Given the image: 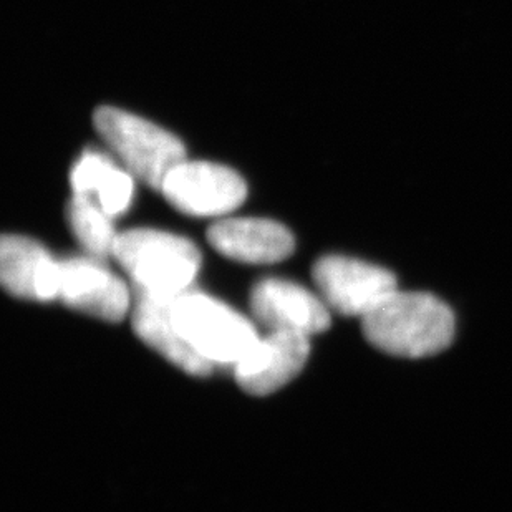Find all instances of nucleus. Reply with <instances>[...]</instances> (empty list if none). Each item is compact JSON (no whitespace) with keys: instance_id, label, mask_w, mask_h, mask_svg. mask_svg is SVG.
<instances>
[{"instance_id":"nucleus-1","label":"nucleus","mask_w":512,"mask_h":512,"mask_svg":"<svg viewBox=\"0 0 512 512\" xmlns=\"http://www.w3.org/2000/svg\"><path fill=\"white\" fill-rule=\"evenodd\" d=\"M453 310L426 292L397 289L362 319L365 339L380 352L425 358L443 352L455 339Z\"/></svg>"},{"instance_id":"nucleus-2","label":"nucleus","mask_w":512,"mask_h":512,"mask_svg":"<svg viewBox=\"0 0 512 512\" xmlns=\"http://www.w3.org/2000/svg\"><path fill=\"white\" fill-rule=\"evenodd\" d=\"M113 257L130 277L133 290L161 297L191 290L201 267V254L193 242L158 229L121 232Z\"/></svg>"},{"instance_id":"nucleus-3","label":"nucleus","mask_w":512,"mask_h":512,"mask_svg":"<svg viewBox=\"0 0 512 512\" xmlns=\"http://www.w3.org/2000/svg\"><path fill=\"white\" fill-rule=\"evenodd\" d=\"M173 322L194 352L213 367L234 370L261 340L251 320L196 290L174 299Z\"/></svg>"},{"instance_id":"nucleus-4","label":"nucleus","mask_w":512,"mask_h":512,"mask_svg":"<svg viewBox=\"0 0 512 512\" xmlns=\"http://www.w3.org/2000/svg\"><path fill=\"white\" fill-rule=\"evenodd\" d=\"M93 121L98 135L123 161L126 170L156 191H161L174 166L186 160V150L176 136L133 113L100 107Z\"/></svg>"},{"instance_id":"nucleus-5","label":"nucleus","mask_w":512,"mask_h":512,"mask_svg":"<svg viewBox=\"0 0 512 512\" xmlns=\"http://www.w3.org/2000/svg\"><path fill=\"white\" fill-rule=\"evenodd\" d=\"M161 193L181 213L213 218L239 208L246 199L247 186L228 166L184 160L168 173Z\"/></svg>"},{"instance_id":"nucleus-6","label":"nucleus","mask_w":512,"mask_h":512,"mask_svg":"<svg viewBox=\"0 0 512 512\" xmlns=\"http://www.w3.org/2000/svg\"><path fill=\"white\" fill-rule=\"evenodd\" d=\"M312 277L330 310L358 319L377 309L398 289L392 272L345 256L322 257L315 262Z\"/></svg>"},{"instance_id":"nucleus-7","label":"nucleus","mask_w":512,"mask_h":512,"mask_svg":"<svg viewBox=\"0 0 512 512\" xmlns=\"http://www.w3.org/2000/svg\"><path fill=\"white\" fill-rule=\"evenodd\" d=\"M58 300L70 309L105 322H120L130 310L131 294L125 282L97 257H70L60 261Z\"/></svg>"},{"instance_id":"nucleus-8","label":"nucleus","mask_w":512,"mask_h":512,"mask_svg":"<svg viewBox=\"0 0 512 512\" xmlns=\"http://www.w3.org/2000/svg\"><path fill=\"white\" fill-rule=\"evenodd\" d=\"M307 335L272 330L259 340L246 358L234 367V377L244 392L264 397L277 392L299 375L309 358Z\"/></svg>"},{"instance_id":"nucleus-9","label":"nucleus","mask_w":512,"mask_h":512,"mask_svg":"<svg viewBox=\"0 0 512 512\" xmlns=\"http://www.w3.org/2000/svg\"><path fill=\"white\" fill-rule=\"evenodd\" d=\"M251 309L259 322L279 332L309 337L324 332L330 325V309L322 297L282 279L259 282L252 290Z\"/></svg>"},{"instance_id":"nucleus-10","label":"nucleus","mask_w":512,"mask_h":512,"mask_svg":"<svg viewBox=\"0 0 512 512\" xmlns=\"http://www.w3.org/2000/svg\"><path fill=\"white\" fill-rule=\"evenodd\" d=\"M0 281L14 297L50 302L58 297L60 262L34 239L4 236L0 244Z\"/></svg>"},{"instance_id":"nucleus-11","label":"nucleus","mask_w":512,"mask_h":512,"mask_svg":"<svg viewBox=\"0 0 512 512\" xmlns=\"http://www.w3.org/2000/svg\"><path fill=\"white\" fill-rule=\"evenodd\" d=\"M211 246L224 257L244 264H274L294 252L292 232L271 219H224L208 231Z\"/></svg>"},{"instance_id":"nucleus-12","label":"nucleus","mask_w":512,"mask_h":512,"mask_svg":"<svg viewBox=\"0 0 512 512\" xmlns=\"http://www.w3.org/2000/svg\"><path fill=\"white\" fill-rule=\"evenodd\" d=\"M133 329L146 345L160 353L173 365L194 377H208L214 367L194 352L179 334L173 322V304L176 297L146 294L133 290Z\"/></svg>"},{"instance_id":"nucleus-13","label":"nucleus","mask_w":512,"mask_h":512,"mask_svg":"<svg viewBox=\"0 0 512 512\" xmlns=\"http://www.w3.org/2000/svg\"><path fill=\"white\" fill-rule=\"evenodd\" d=\"M73 194L85 196L112 216L118 218L130 208L135 183L133 174L121 170L112 158L97 150H88L78 158L70 171Z\"/></svg>"},{"instance_id":"nucleus-14","label":"nucleus","mask_w":512,"mask_h":512,"mask_svg":"<svg viewBox=\"0 0 512 512\" xmlns=\"http://www.w3.org/2000/svg\"><path fill=\"white\" fill-rule=\"evenodd\" d=\"M112 219L90 198L73 194L68 201V228L88 256L102 261L113 256L118 234L113 228Z\"/></svg>"}]
</instances>
